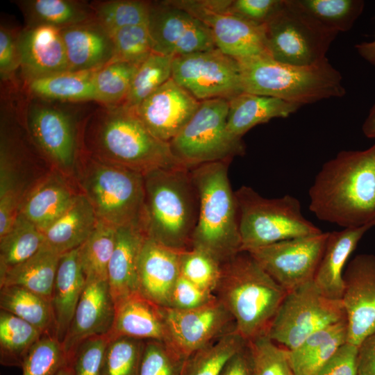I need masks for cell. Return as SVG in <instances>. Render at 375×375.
Instances as JSON below:
<instances>
[{"instance_id": "cell-45", "label": "cell", "mask_w": 375, "mask_h": 375, "mask_svg": "<svg viewBox=\"0 0 375 375\" xmlns=\"http://www.w3.org/2000/svg\"><path fill=\"white\" fill-rule=\"evenodd\" d=\"M144 340L129 337L110 339L101 375H139Z\"/></svg>"}, {"instance_id": "cell-57", "label": "cell", "mask_w": 375, "mask_h": 375, "mask_svg": "<svg viewBox=\"0 0 375 375\" xmlns=\"http://www.w3.org/2000/svg\"><path fill=\"white\" fill-rule=\"evenodd\" d=\"M358 375H375V331L358 346Z\"/></svg>"}, {"instance_id": "cell-48", "label": "cell", "mask_w": 375, "mask_h": 375, "mask_svg": "<svg viewBox=\"0 0 375 375\" xmlns=\"http://www.w3.org/2000/svg\"><path fill=\"white\" fill-rule=\"evenodd\" d=\"M179 268L181 276L215 293L221 276L222 264L210 253L197 248L181 251Z\"/></svg>"}, {"instance_id": "cell-15", "label": "cell", "mask_w": 375, "mask_h": 375, "mask_svg": "<svg viewBox=\"0 0 375 375\" xmlns=\"http://www.w3.org/2000/svg\"><path fill=\"white\" fill-rule=\"evenodd\" d=\"M328 232L280 241L249 252L286 292L314 279Z\"/></svg>"}, {"instance_id": "cell-38", "label": "cell", "mask_w": 375, "mask_h": 375, "mask_svg": "<svg viewBox=\"0 0 375 375\" xmlns=\"http://www.w3.org/2000/svg\"><path fill=\"white\" fill-rule=\"evenodd\" d=\"M43 335L42 331L27 322L1 310V364L22 367L26 354Z\"/></svg>"}, {"instance_id": "cell-27", "label": "cell", "mask_w": 375, "mask_h": 375, "mask_svg": "<svg viewBox=\"0 0 375 375\" xmlns=\"http://www.w3.org/2000/svg\"><path fill=\"white\" fill-rule=\"evenodd\" d=\"M374 226L375 222L328 232L324 251L313 279L324 295L335 300L342 299L344 265L360 240Z\"/></svg>"}, {"instance_id": "cell-49", "label": "cell", "mask_w": 375, "mask_h": 375, "mask_svg": "<svg viewBox=\"0 0 375 375\" xmlns=\"http://www.w3.org/2000/svg\"><path fill=\"white\" fill-rule=\"evenodd\" d=\"M110 35L114 46L113 60L140 65L153 52L147 24L125 26Z\"/></svg>"}, {"instance_id": "cell-46", "label": "cell", "mask_w": 375, "mask_h": 375, "mask_svg": "<svg viewBox=\"0 0 375 375\" xmlns=\"http://www.w3.org/2000/svg\"><path fill=\"white\" fill-rule=\"evenodd\" d=\"M69 360L55 335L44 334L26 354L22 375H56Z\"/></svg>"}, {"instance_id": "cell-43", "label": "cell", "mask_w": 375, "mask_h": 375, "mask_svg": "<svg viewBox=\"0 0 375 375\" xmlns=\"http://www.w3.org/2000/svg\"><path fill=\"white\" fill-rule=\"evenodd\" d=\"M305 10L328 29L349 31L361 15L363 0H298Z\"/></svg>"}, {"instance_id": "cell-55", "label": "cell", "mask_w": 375, "mask_h": 375, "mask_svg": "<svg viewBox=\"0 0 375 375\" xmlns=\"http://www.w3.org/2000/svg\"><path fill=\"white\" fill-rule=\"evenodd\" d=\"M358 346L345 342L316 375H358Z\"/></svg>"}, {"instance_id": "cell-42", "label": "cell", "mask_w": 375, "mask_h": 375, "mask_svg": "<svg viewBox=\"0 0 375 375\" xmlns=\"http://www.w3.org/2000/svg\"><path fill=\"white\" fill-rule=\"evenodd\" d=\"M138 66L127 62L112 60L95 71L93 82L96 101L106 107L122 105Z\"/></svg>"}, {"instance_id": "cell-35", "label": "cell", "mask_w": 375, "mask_h": 375, "mask_svg": "<svg viewBox=\"0 0 375 375\" xmlns=\"http://www.w3.org/2000/svg\"><path fill=\"white\" fill-rule=\"evenodd\" d=\"M26 26L49 25L62 28L94 19L91 3L74 0H20Z\"/></svg>"}, {"instance_id": "cell-22", "label": "cell", "mask_w": 375, "mask_h": 375, "mask_svg": "<svg viewBox=\"0 0 375 375\" xmlns=\"http://www.w3.org/2000/svg\"><path fill=\"white\" fill-rule=\"evenodd\" d=\"M80 192L74 179L51 169L28 190L19 213L43 232L67 210Z\"/></svg>"}, {"instance_id": "cell-59", "label": "cell", "mask_w": 375, "mask_h": 375, "mask_svg": "<svg viewBox=\"0 0 375 375\" xmlns=\"http://www.w3.org/2000/svg\"><path fill=\"white\" fill-rule=\"evenodd\" d=\"M362 131L367 138L375 139V102L362 124Z\"/></svg>"}, {"instance_id": "cell-17", "label": "cell", "mask_w": 375, "mask_h": 375, "mask_svg": "<svg viewBox=\"0 0 375 375\" xmlns=\"http://www.w3.org/2000/svg\"><path fill=\"white\" fill-rule=\"evenodd\" d=\"M162 309L167 342L187 356L236 331L233 316L217 297L192 309Z\"/></svg>"}, {"instance_id": "cell-47", "label": "cell", "mask_w": 375, "mask_h": 375, "mask_svg": "<svg viewBox=\"0 0 375 375\" xmlns=\"http://www.w3.org/2000/svg\"><path fill=\"white\" fill-rule=\"evenodd\" d=\"M188 357L169 342L144 340L139 375H182Z\"/></svg>"}, {"instance_id": "cell-20", "label": "cell", "mask_w": 375, "mask_h": 375, "mask_svg": "<svg viewBox=\"0 0 375 375\" xmlns=\"http://www.w3.org/2000/svg\"><path fill=\"white\" fill-rule=\"evenodd\" d=\"M115 312V303L107 280H86L71 324L61 342L69 362L83 341L93 336L108 335Z\"/></svg>"}, {"instance_id": "cell-34", "label": "cell", "mask_w": 375, "mask_h": 375, "mask_svg": "<svg viewBox=\"0 0 375 375\" xmlns=\"http://www.w3.org/2000/svg\"><path fill=\"white\" fill-rule=\"evenodd\" d=\"M95 71H67L26 83L30 95L46 101H96Z\"/></svg>"}, {"instance_id": "cell-7", "label": "cell", "mask_w": 375, "mask_h": 375, "mask_svg": "<svg viewBox=\"0 0 375 375\" xmlns=\"http://www.w3.org/2000/svg\"><path fill=\"white\" fill-rule=\"evenodd\" d=\"M231 162L206 163L190 169L199 199L191 248L210 253L222 265L241 251L238 206L228 175Z\"/></svg>"}, {"instance_id": "cell-11", "label": "cell", "mask_w": 375, "mask_h": 375, "mask_svg": "<svg viewBox=\"0 0 375 375\" xmlns=\"http://www.w3.org/2000/svg\"><path fill=\"white\" fill-rule=\"evenodd\" d=\"M344 319L342 300L324 295L312 280L286 292L267 335L292 351L311 334Z\"/></svg>"}, {"instance_id": "cell-56", "label": "cell", "mask_w": 375, "mask_h": 375, "mask_svg": "<svg viewBox=\"0 0 375 375\" xmlns=\"http://www.w3.org/2000/svg\"><path fill=\"white\" fill-rule=\"evenodd\" d=\"M251 354L247 343L228 360L219 375H251Z\"/></svg>"}, {"instance_id": "cell-60", "label": "cell", "mask_w": 375, "mask_h": 375, "mask_svg": "<svg viewBox=\"0 0 375 375\" xmlns=\"http://www.w3.org/2000/svg\"><path fill=\"white\" fill-rule=\"evenodd\" d=\"M56 375H75L72 362H68L66 363Z\"/></svg>"}, {"instance_id": "cell-37", "label": "cell", "mask_w": 375, "mask_h": 375, "mask_svg": "<svg viewBox=\"0 0 375 375\" xmlns=\"http://www.w3.org/2000/svg\"><path fill=\"white\" fill-rule=\"evenodd\" d=\"M44 242L43 233L19 213L10 230L0 237V274L33 256Z\"/></svg>"}, {"instance_id": "cell-9", "label": "cell", "mask_w": 375, "mask_h": 375, "mask_svg": "<svg viewBox=\"0 0 375 375\" xmlns=\"http://www.w3.org/2000/svg\"><path fill=\"white\" fill-rule=\"evenodd\" d=\"M268 54L293 65H311L326 57L339 34L309 15L298 0H284L281 8L264 24Z\"/></svg>"}, {"instance_id": "cell-14", "label": "cell", "mask_w": 375, "mask_h": 375, "mask_svg": "<svg viewBox=\"0 0 375 375\" xmlns=\"http://www.w3.org/2000/svg\"><path fill=\"white\" fill-rule=\"evenodd\" d=\"M45 102L35 99L29 104L26 117L28 131L51 169L74 180L79 149L75 119L67 110Z\"/></svg>"}, {"instance_id": "cell-10", "label": "cell", "mask_w": 375, "mask_h": 375, "mask_svg": "<svg viewBox=\"0 0 375 375\" xmlns=\"http://www.w3.org/2000/svg\"><path fill=\"white\" fill-rule=\"evenodd\" d=\"M228 108L226 99L200 102L190 121L169 143L180 165L191 169L206 163L232 160L244 153L243 141L233 138L227 131Z\"/></svg>"}, {"instance_id": "cell-39", "label": "cell", "mask_w": 375, "mask_h": 375, "mask_svg": "<svg viewBox=\"0 0 375 375\" xmlns=\"http://www.w3.org/2000/svg\"><path fill=\"white\" fill-rule=\"evenodd\" d=\"M116 235V227L98 220L92 233L79 247L80 262L86 280H107Z\"/></svg>"}, {"instance_id": "cell-23", "label": "cell", "mask_w": 375, "mask_h": 375, "mask_svg": "<svg viewBox=\"0 0 375 375\" xmlns=\"http://www.w3.org/2000/svg\"><path fill=\"white\" fill-rule=\"evenodd\" d=\"M179 253L147 237L142 246L138 263V292L161 307L168 306L180 276Z\"/></svg>"}, {"instance_id": "cell-36", "label": "cell", "mask_w": 375, "mask_h": 375, "mask_svg": "<svg viewBox=\"0 0 375 375\" xmlns=\"http://www.w3.org/2000/svg\"><path fill=\"white\" fill-rule=\"evenodd\" d=\"M0 308L31 324L44 334L55 335L51 301L22 287H0Z\"/></svg>"}, {"instance_id": "cell-30", "label": "cell", "mask_w": 375, "mask_h": 375, "mask_svg": "<svg viewBox=\"0 0 375 375\" xmlns=\"http://www.w3.org/2000/svg\"><path fill=\"white\" fill-rule=\"evenodd\" d=\"M228 101L227 131L238 140H242L243 135L253 127L274 118H286L301 107L279 99L244 92Z\"/></svg>"}, {"instance_id": "cell-40", "label": "cell", "mask_w": 375, "mask_h": 375, "mask_svg": "<svg viewBox=\"0 0 375 375\" xmlns=\"http://www.w3.org/2000/svg\"><path fill=\"white\" fill-rule=\"evenodd\" d=\"M173 58L153 52L138 66L128 94L121 106L135 110L146 98L171 79Z\"/></svg>"}, {"instance_id": "cell-19", "label": "cell", "mask_w": 375, "mask_h": 375, "mask_svg": "<svg viewBox=\"0 0 375 375\" xmlns=\"http://www.w3.org/2000/svg\"><path fill=\"white\" fill-rule=\"evenodd\" d=\"M200 102L172 78L134 110L151 134L169 143L194 115Z\"/></svg>"}, {"instance_id": "cell-32", "label": "cell", "mask_w": 375, "mask_h": 375, "mask_svg": "<svg viewBox=\"0 0 375 375\" xmlns=\"http://www.w3.org/2000/svg\"><path fill=\"white\" fill-rule=\"evenodd\" d=\"M347 338V319L311 334L298 347L288 351L294 375H316Z\"/></svg>"}, {"instance_id": "cell-54", "label": "cell", "mask_w": 375, "mask_h": 375, "mask_svg": "<svg viewBox=\"0 0 375 375\" xmlns=\"http://www.w3.org/2000/svg\"><path fill=\"white\" fill-rule=\"evenodd\" d=\"M18 33L0 26V76L1 81L12 80L20 69V58L17 44Z\"/></svg>"}, {"instance_id": "cell-51", "label": "cell", "mask_w": 375, "mask_h": 375, "mask_svg": "<svg viewBox=\"0 0 375 375\" xmlns=\"http://www.w3.org/2000/svg\"><path fill=\"white\" fill-rule=\"evenodd\" d=\"M109 340L108 335H96L79 345L72 360L75 375H101Z\"/></svg>"}, {"instance_id": "cell-53", "label": "cell", "mask_w": 375, "mask_h": 375, "mask_svg": "<svg viewBox=\"0 0 375 375\" xmlns=\"http://www.w3.org/2000/svg\"><path fill=\"white\" fill-rule=\"evenodd\" d=\"M283 2L284 0H231L228 10L251 22L264 25Z\"/></svg>"}, {"instance_id": "cell-58", "label": "cell", "mask_w": 375, "mask_h": 375, "mask_svg": "<svg viewBox=\"0 0 375 375\" xmlns=\"http://www.w3.org/2000/svg\"><path fill=\"white\" fill-rule=\"evenodd\" d=\"M355 49L362 58L375 67V37L372 41L356 44Z\"/></svg>"}, {"instance_id": "cell-12", "label": "cell", "mask_w": 375, "mask_h": 375, "mask_svg": "<svg viewBox=\"0 0 375 375\" xmlns=\"http://www.w3.org/2000/svg\"><path fill=\"white\" fill-rule=\"evenodd\" d=\"M209 28L216 48L238 61L268 54L264 25L228 10L231 0H174Z\"/></svg>"}, {"instance_id": "cell-26", "label": "cell", "mask_w": 375, "mask_h": 375, "mask_svg": "<svg viewBox=\"0 0 375 375\" xmlns=\"http://www.w3.org/2000/svg\"><path fill=\"white\" fill-rule=\"evenodd\" d=\"M147 237L144 228L140 226L117 228L116 243L107 274L115 303L138 292V263Z\"/></svg>"}, {"instance_id": "cell-2", "label": "cell", "mask_w": 375, "mask_h": 375, "mask_svg": "<svg viewBox=\"0 0 375 375\" xmlns=\"http://www.w3.org/2000/svg\"><path fill=\"white\" fill-rule=\"evenodd\" d=\"M79 146L100 160L144 176L181 166L169 144L151 134L135 110L123 106H104L94 114L85 126Z\"/></svg>"}, {"instance_id": "cell-16", "label": "cell", "mask_w": 375, "mask_h": 375, "mask_svg": "<svg viewBox=\"0 0 375 375\" xmlns=\"http://www.w3.org/2000/svg\"><path fill=\"white\" fill-rule=\"evenodd\" d=\"M147 25L155 53L176 57L216 47L206 25L171 1H151Z\"/></svg>"}, {"instance_id": "cell-18", "label": "cell", "mask_w": 375, "mask_h": 375, "mask_svg": "<svg viewBox=\"0 0 375 375\" xmlns=\"http://www.w3.org/2000/svg\"><path fill=\"white\" fill-rule=\"evenodd\" d=\"M343 281L347 342L358 347L375 331V256H356L348 264Z\"/></svg>"}, {"instance_id": "cell-8", "label": "cell", "mask_w": 375, "mask_h": 375, "mask_svg": "<svg viewBox=\"0 0 375 375\" xmlns=\"http://www.w3.org/2000/svg\"><path fill=\"white\" fill-rule=\"evenodd\" d=\"M235 194L241 251L250 252L280 241L322 232L303 215L301 203L293 196L268 199L245 185Z\"/></svg>"}, {"instance_id": "cell-6", "label": "cell", "mask_w": 375, "mask_h": 375, "mask_svg": "<svg viewBox=\"0 0 375 375\" xmlns=\"http://www.w3.org/2000/svg\"><path fill=\"white\" fill-rule=\"evenodd\" d=\"M74 180L99 221L116 228L133 225L144 229L143 174L100 160L79 146Z\"/></svg>"}, {"instance_id": "cell-25", "label": "cell", "mask_w": 375, "mask_h": 375, "mask_svg": "<svg viewBox=\"0 0 375 375\" xmlns=\"http://www.w3.org/2000/svg\"><path fill=\"white\" fill-rule=\"evenodd\" d=\"M113 324L108 336L168 342L162 307L139 292L115 303Z\"/></svg>"}, {"instance_id": "cell-44", "label": "cell", "mask_w": 375, "mask_h": 375, "mask_svg": "<svg viewBox=\"0 0 375 375\" xmlns=\"http://www.w3.org/2000/svg\"><path fill=\"white\" fill-rule=\"evenodd\" d=\"M90 3L95 19L110 34L125 26L148 24L151 1L108 0Z\"/></svg>"}, {"instance_id": "cell-28", "label": "cell", "mask_w": 375, "mask_h": 375, "mask_svg": "<svg viewBox=\"0 0 375 375\" xmlns=\"http://www.w3.org/2000/svg\"><path fill=\"white\" fill-rule=\"evenodd\" d=\"M0 237L11 228L21 202L32 185L26 182L20 151L1 128L0 143Z\"/></svg>"}, {"instance_id": "cell-13", "label": "cell", "mask_w": 375, "mask_h": 375, "mask_svg": "<svg viewBox=\"0 0 375 375\" xmlns=\"http://www.w3.org/2000/svg\"><path fill=\"white\" fill-rule=\"evenodd\" d=\"M172 78L199 101L243 92L238 60L216 47L174 57Z\"/></svg>"}, {"instance_id": "cell-50", "label": "cell", "mask_w": 375, "mask_h": 375, "mask_svg": "<svg viewBox=\"0 0 375 375\" xmlns=\"http://www.w3.org/2000/svg\"><path fill=\"white\" fill-rule=\"evenodd\" d=\"M252 359L251 375H294L288 350L267 335L247 341Z\"/></svg>"}, {"instance_id": "cell-33", "label": "cell", "mask_w": 375, "mask_h": 375, "mask_svg": "<svg viewBox=\"0 0 375 375\" xmlns=\"http://www.w3.org/2000/svg\"><path fill=\"white\" fill-rule=\"evenodd\" d=\"M61 256L44 243L33 256L0 274V287H22L51 301Z\"/></svg>"}, {"instance_id": "cell-52", "label": "cell", "mask_w": 375, "mask_h": 375, "mask_svg": "<svg viewBox=\"0 0 375 375\" xmlns=\"http://www.w3.org/2000/svg\"><path fill=\"white\" fill-rule=\"evenodd\" d=\"M216 299L214 292L197 285L180 275L173 288L167 308L189 310L204 306Z\"/></svg>"}, {"instance_id": "cell-3", "label": "cell", "mask_w": 375, "mask_h": 375, "mask_svg": "<svg viewBox=\"0 0 375 375\" xmlns=\"http://www.w3.org/2000/svg\"><path fill=\"white\" fill-rule=\"evenodd\" d=\"M144 177L147 238L176 251L190 249L199 210L190 169L182 166L161 169Z\"/></svg>"}, {"instance_id": "cell-1", "label": "cell", "mask_w": 375, "mask_h": 375, "mask_svg": "<svg viewBox=\"0 0 375 375\" xmlns=\"http://www.w3.org/2000/svg\"><path fill=\"white\" fill-rule=\"evenodd\" d=\"M309 210L343 228L375 222V144L326 161L309 191Z\"/></svg>"}, {"instance_id": "cell-4", "label": "cell", "mask_w": 375, "mask_h": 375, "mask_svg": "<svg viewBox=\"0 0 375 375\" xmlns=\"http://www.w3.org/2000/svg\"><path fill=\"white\" fill-rule=\"evenodd\" d=\"M286 291L247 251L222 265L217 299L233 316L236 331L247 341L267 335Z\"/></svg>"}, {"instance_id": "cell-41", "label": "cell", "mask_w": 375, "mask_h": 375, "mask_svg": "<svg viewBox=\"0 0 375 375\" xmlns=\"http://www.w3.org/2000/svg\"><path fill=\"white\" fill-rule=\"evenodd\" d=\"M247 343L236 331L191 354L182 375H219L228 360Z\"/></svg>"}, {"instance_id": "cell-29", "label": "cell", "mask_w": 375, "mask_h": 375, "mask_svg": "<svg viewBox=\"0 0 375 375\" xmlns=\"http://www.w3.org/2000/svg\"><path fill=\"white\" fill-rule=\"evenodd\" d=\"M86 284L79 247L60 256L51 299L55 335L62 342Z\"/></svg>"}, {"instance_id": "cell-31", "label": "cell", "mask_w": 375, "mask_h": 375, "mask_svg": "<svg viewBox=\"0 0 375 375\" xmlns=\"http://www.w3.org/2000/svg\"><path fill=\"white\" fill-rule=\"evenodd\" d=\"M98 222L94 210L80 192L67 210L42 233L45 244L62 255L80 247Z\"/></svg>"}, {"instance_id": "cell-24", "label": "cell", "mask_w": 375, "mask_h": 375, "mask_svg": "<svg viewBox=\"0 0 375 375\" xmlns=\"http://www.w3.org/2000/svg\"><path fill=\"white\" fill-rule=\"evenodd\" d=\"M69 70L97 71L114 59L110 33L94 19L60 28Z\"/></svg>"}, {"instance_id": "cell-21", "label": "cell", "mask_w": 375, "mask_h": 375, "mask_svg": "<svg viewBox=\"0 0 375 375\" xmlns=\"http://www.w3.org/2000/svg\"><path fill=\"white\" fill-rule=\"evenodd\" d=\"M20 69L26 83L69 70L60 28L26 26L19 31Z\"/></svg>"}, {"instance_id": "cell-5", "label": "cell", "mask_w": 375, "mask_h": 375, "mask_svg": "<svg viewBox=\"0 0 375 375\" xmlns=\"http://www.w3.org/2000/svg\"><path fill=\"white\" fill-rule=\"evenodd\" d=\"M238 62L244 92L301 106L346 94L342 74L327 58L306 66L282 63L269 54Z\"/></svg>"}]
</instances>
